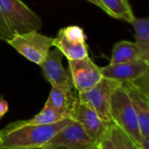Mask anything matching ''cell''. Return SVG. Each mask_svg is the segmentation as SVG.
<instances>
[{
  "label": "cell",
  "instance_id": "cell-1",
  "mask_svg": "<svg viewBox=\"0 0 149 149\" xmlns=\"http://www.w3.org/2000/svg\"><path fill=\"white\" fill-rule=\"evenodd\" d=\"M71 120L65 119L51 125H27L16 121L2 130L0 148L44 147Z\"/></svg>",
  "mask_w": 149,
  "mask_h": 149
},
{
  "label": "cell",
  "instance_id": "cell-2",
  "mask_svg": "<svg viewBox=\"0 0 149 149\" xmlns=\"http://www.w3.org/2000/svg\"><path fill=\"white\" fill-rule=\"evenodd\" d=\"M111 117L113 123L133 141L135 147L141 149L142 135L138 118L131 100L122 86H120L112 95Z\"/></svg>",
  "mask_w": 149,
  "mask_h": 149
},
{
  "label": "cell",
  "instance_id": "cell-3",
  "mask_svg": "<svg viewBox=\"0 0 149 149\" xmlns=\"http://www.w3.org/2000/svg\"><path fill=\"white\" fill-rule=\"evenodd\" d=\"M0 10L12 35L38 31L42 26L41 18L22 0H0Z\"/></svg>",
  "mask_w": 149,
  "mask_h": 149
},
{
  "label": "cell",
  "instance_id": "cell-4",
  "mask_svg": "<svg viewBox=\"0 0 149 149\" xmlns=\"http://www.w3.org/2000/svg\"><path fill=\"white\" fill-rule=\"evenodd\" d=\"M7 43L29 61L40 65L53 47V38L43 35L38 31L13 35Z\"/></svg>",
  "mask_w": 149,
  "mask_h": 149
},
{
  "label": "cell",
  "instance_id": "cell-5",
  "mask_svg": "<svg viewBox=\"0 0 149 149\" xmlns=\"http://www.w3.org/2000/svg\"><path fill=\"white\" fill-rule=\"evenodd\" d=\"M121 86L112 79L102 78L91 90L78 94L79 102L93 110L99 117L107 123H113L111 117V99L113 92Z\"/></svg>",
  "mask_w": 149,
  "mask_h": 149
},
{
  "label": "cell",
  "instance_id": "cell-6",
  "mask_svg": "<svg viewBox=\"0 0 149 149\" xmlns=\"http://www.w3.org/2000/svg\"><path fill=\"white\" fill-rule=\"evenodd\" d=\"M53 47H57L68 60L81 59L88 55V45L84 30L78 25L60 29L53 38Z\"/></svg>",
  "mask_w": 149,
  "mask_h": 149
},
{
  "label": "cell",
  "instance_id": "cell-7",
  "mask_svg": "<svg viewBox=\"0 0 149 149\" xmlns=\"http://www.w3.org/2000/svg\"><path fill=\"white\" fill-rule=\"evenodd\" d=\"M98 145L87 135L82 126L71 120L45 146L48 149H94Z\"/></svg>",
  "mask_w": 149,
  "mask_h": 149
},
{
  "label": "cell",
  "instance_id": "cell-8",
  "mask_svg": "<svg viewBox=\"0 0 149 149\" xmlns=\"http://www.w3.org/2000/svg\"><path fill=\"white\" fill-rule=\"evenodd\" d=\"M68 72L78 94L91 90L103 78L100 67L89 56L81 59L68 60Z\"/></svg>",
  "mask_w": 149,
  "mask_h": 149
},
{
  "label": "cell",
  "instance_id": "cell-9",
  "mask_svg": "<svg viewBox=\"0 0 149 149\" xmlns=\"http://www.w3.org/2000/svg\"><path fill=\"white\" fill-rule=\"evenodd\" d=\"M71 119L79 122L97 145L107 136L110 126L113 124L101 120L93 110L79 102V99L73 107Z\"/></svg>",
  "mask_w": 149,
  "mask_h": 149
},
{
  "label": "cell",
  "instance_id": "cell-10",
  "mask_svg": "<svg viewBox=\"0 0 149 149\" xmlns=\"http://www.w3.org/2000/svg\"><path fill=\"white\" fill-rule=\"evenodd\" d=\"M63 58V53L57 47H54L49 51L46 58L39 66L44 78L52 86L65 90L73 89L69 72L62 65Z\"/></svg>",
  "mask_w": 149,
  "mask_h": 149
},
{
  "label": "cell",
  "instance_id": "cell-11",
  "mask_svg": "<svg viewBox=\"0 0 149 149\" xmlns=\"http://www.w3.org/2000/svg\"><path fill=\"white\" fill-rule=\"evenodd\" d=\"M102 76L118 83H131L149 72V62L137 59L120 64H109L100 67Z\"/></svg>",
  "mask_w": 149,
  "mask_h": 149
},
{
  "label": "cell",
  "instance_id": "cell-12",
  "mask_svg": "<svg viewBox=\"0 0 149 149\" xmlns=\"http://www.w3.org/2000/svg\"><path fill=\"white\" fill-rule=\"evenodd\" d=\"M126 89L136 113L142 136L149 135V98L131 83L121 84Z\"/></svg>",
  "mask_w": 149,
  "mask_h": 149
},
{
  "label": "cell",
  "instance_id": "cell-13",
  "mask_svg": "<svg viewBox=\"0 0 149 149\" xmlns=\"http://www.w3.org/2000/svg\"><path fill=\"white\" fill-rule=\"evenodd\" d=\"M77 100L78 95H74L73 89L65 90L52 86L48 99L45 104L65 114L71 119L72 112Z\"/></svg>",
  "mask_w": 149,
  "mask_h": 149
},
{
  "label": "cell",
  "instance_id": "cell-14",
  "mask_svg": "<svg viewBox=\"0 0 149 149\" xmlns=\"http://www.w3.org/2000/svg\"><path fill=\"white\" fill-rule=\"evenodd\" d=\"M137 59H142V57L135 43L127 40H121L116 43L113 48L110 64L127 63Z\"/></svg>",
  "mask_w": 149,
  "mask_h": 149
},
{
  "label": "cell",
  "instance_id": "cell-15",
  "mask_svg": "<svg viewBox=\"0 0 149 149\" xmlns=\"http://www.w3.org/2000/svg\"><path fill=\"white\" fill-rule=\"evenodd\" d=\"M130 24L134 29V43L141 53L142 59L149 62V18L134 16Z\"/></svg>",
  "mask_w": 149,
  "mask_h": 149
},
{
  "label": "cell",
  "instance_id": "cell-16",
  "mask_svg": "<svg viewBox=\"0 0 149 149\" xmlns=\"http://www.w3.org/2000/svg\"><path fill=\"white\" fill-rule=\"evenodd\" d=\"M103 10L109 16L131 23L134 15L128 0H100Z\"/></svg>",
  "mask_w": 149,
  "mask_h": 149
},
{
  "label": "cell",
  "instance_id": "cell-17",
  "mask_svg": "<svg viewBox=\"0 0 149 149\" xmlns=\"http://www.w3.org/2000/svg\"><path fill=\"white\" fill-rule=\"evenodd\" d=\"M68 118L65 114L57 111L50 106L45 104L43 109L33 118L27 120H20L23 124L27 125H51Z\"/></svg>",
  "mask_w": 149,
  "mask_h": 149
},
{
  "label": "cell",
  "instance_id": "cell-18",
  "mask_svg": "<svg viewBox=\"0 0 149 149\" xmlns=\"http://www.w3.org/2000/svg\"><path fill=\"white\" fill-rule=\"evenodd\" d=\"M107 136L116 149H134L133 141L113 123L110 126Z\"/></svg>",
  "mask_w": 149,
  "mask_h": 149
},
{
  "label": "cell",
  "instance_id": "cell-19",
  "mask_svg": "<svg viewBox=\"0 0 149 149\" xmlns=\"http://www.w3.org/2000/svg\"><path fill=\"white\" fill-rule=\"evenodd\" d=\"M12 36L13 35L10 32V31L5 22V19L3 16V13L0 10V39L7 42Z\"/></svg>",
  "mask_w": 149,
  "mask_h": 149
},
{
  "label": "cell",
  "instance_id": "cell-20",
  "mask_svg": "<svg viewBox=\"0 0 149 149\" xmlns=\"http://www.w3.org/2000/svg\"><path fill=\"white\" fill-rule=\"evenodd\" d=\"M98 147L100 148V149H116V148L114 147V145L113 144V142L111 141V140L108 138V136L104 138L98 144Z\"/></svg>",
  "mask_w": 149,
  "mask_h": 149
},
{
  "label": "cell",
  "instance_id": "cell-21",
  "mask_svg": "<svg viewBox=\"0 0 149 149\" xmlns=\"http://www.w3.org/2000/svg\"><path fill=\"white\" fill-rule=\"evenodd\" d=\"M9 105L6 100H4L3 97H0V119L8 112Z\"/></svg>",
  "mask_w": 149,
  "mask_h": 149
},
{
  "label": "cell",
  "instance_id": "cell-22",
  "mask_svg": "<svg viewBox=\"0 0 149 149\" xmlns=\"http://www.w3.org/2000/svg\"><path fill=\"white\" fill-rule=\"evenodd\" d=\"M86 1H88V2H90V3H92L95 4L97 7H100V9H102V10H103V6H102L101 3L100 2V0H86Z\"/></svg>",
  "mask_w": 149,
  "mask_h": 149
},
{
  "label": "cell",
  "instance_id": "cell-23",
  "mask_svg": "<svg viewBox=\"0 0 149 149\" xmlns=\"http://www.w3.org/2000/svg\"><path fill=\"white\" fill-rule=\"evenodd\" d=\"M0 149H48L44 148V147H40V148H0Z\"/></svg>",
  "mask_w": 149,
  "mask_h": 149
},
{
  "label": "cell",
  "instance_id": "cell-24",
  "mask_svg": "<svg viewBox=\"0 0 149 149\" xmlns=\"http://www.w3.org/2000/svg\"><path fill=\"white\" fill-rule=\"evenodd\" d=\"M1 136H2V130H0V140H1Z\"/></svg>",
  "mask_w": 149,
  "mask_h": 149
},
{
  "label": "cell",
  "instance_id": "cell-25",
  "mask_svg": "<svg viewBox=\"0 0 149 149\" xmlns=\"http://www.w3.org/2000/svg\"><path fill=\"white\" fill-rule=\"evenodd\" d=\"M134 149H139V148H138L137 147H135V146H134Z\"/></svg>",
  "mask_w": 149,
  "mask_h": 149
},
{
  "label": "cell",
  "instance_id": "cell-26",
  "mask_svg": "<svg viewBox=\"0 0 149 149\" xmlns=\"http://www.w3.org/2000/svg\"><path fill=\"white\" fill-rule=\"evenodd\" d=\"M94 149H100V148H99V147L97 146V147H96V148H94Z\"/></svg>",
  "mask_w": 149,
  "mask_h": 149
}]
</instances>
